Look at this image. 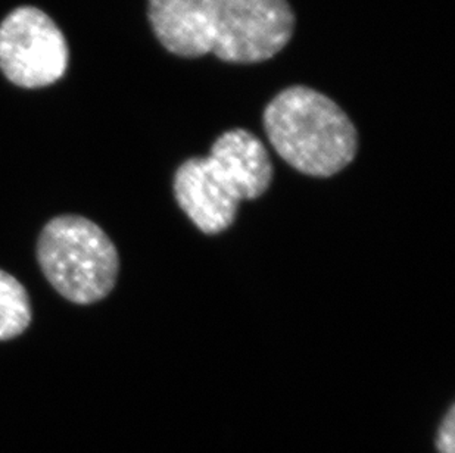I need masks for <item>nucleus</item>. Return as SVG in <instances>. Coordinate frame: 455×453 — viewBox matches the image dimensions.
<instances>
[{
  "instance_id": "1a4fd4ad",
  "label": "nucleus",
  "mask_w": 455,
  "mask_h": 453,
  "mask_svg": "<svg viewBox=\"0 0 455 453\" xmlns=\"http://www.w3.org/2000/svg\"><path fill=\"white\" fill-rule=\"evenodd\" d=\"M435 449L438 453H455V407L451 405L439 423L435 436Z\"/></svg>"
},
{
  "instance_id": "f03ea898",
  "label": "nucleus",
  "mask_w": 455,
  "mask_h": 453,
  "mask_svg": "<svg viewBox=\"0 0 455 453\" xmlns=\"http://www.w3.org/2000/svg\"><path fill=\"white\" fill-rule=\"evenodd\" d=\"M37 261L52 287L77 305L105 299L120 273L116 244L98 224L82 215H60L44 226Z\"/></svg>"
},
{
  "instance_id": "20e7f679",
  "label": "nucleus",
  "mask_w": 455,
  "mask_h": 453,
  "mask_svg": "<svg viewBox=\"0 0 455 453\" xmlns=\"http://www.w3.org/2000/svg\"><path fill=\"white\" fill-rule=\"evenodd\" d=\"M68 65V47L44 11L15 9L0 24V69L9 82L26 89L58 82Z\"/></svg>"
},
{
  "instance_id": "6e6552de",
  "label": "nucleus",
  "mask_w": 455,
  "mask_h": 453,
  "mask_svg": "<svg viewBox=\"0 0 455 453\" xmlns=\"http://www.w3.org/2000/svg\"><path fill=\"white\" fill-rule=\"evenodd\" d=\"M33 318L30 296L17 278L0 270V342L21 336Z\"/></svg>"
},
{
  "instance_id": "f257e3e1",
  "label": "nucleus",
  "mask_w": 455,
  "mask_h": 453,
  "mask_svg": "<svg viewBox=\"0 0 455 453\" xmlns=\"http://www.w3.org/2000/svg\"><path fill=\"white\" fill-rule=\"evenodd\" d=\"M264 129L284 163L305 176L331 177L353 163V121L326 94L307 86L284 89L264 111Z\"/></svg>"
},
{
  "instance_id": "39448f33",
  "label": "nucleus",
  "mask_w": 455,
  "mask_h": 453,
  "mask_svg": "<svg viewBox=\"0 0 455 453\" xmlns=\"http://www.w3.org/2000/svg\"><path fill=\"white\" fill-rule=\"evenodd\" d=\"M215 179L236 199L255 201L270 187L273 163L266 146L248 130L226 131L205 158Z\"/></svg>"
},
{
  "instance_id": "423d86ee",
  "label": "nucleus",
  "mask_w": 455,
  "mask_h": 453,
  "mask_svg": "<svg viewBox=\"0 0 455 453\" xmlns=\"http://www.w3.org/2000/svg\"><path fill=\"white\" fill-rule=\"evenodd\" d=\"M220 0H149V21L156 39L181 58L212 51Z\"/></svg>"
},
{
  "instance_id": "0eeeda50",
  "label": "nucleus",
  "mask_w": 455,
  "mask_h": 453,
  "mask_svg": "<svg viewBox=\"0 0 455 453\" xmlns=\"http://www.w3.org/2000/svg\"><path fill=\"white\" fill-rule=\"evenodd\" d=\"M174 196L183 212L204 234H220L236 219L239 202L217 181L205 158L188 159L177 168Z\"/></svg>"
},
{
  "instance_id": "7ed1b4c3",
  "label": "nucleus",
  "mask_w": 455,
  "mask_h": 453,
  "mask_svg": "<svg viewBox=\"0 0 455 453\" xmlns=\"http://www.w3.org/2000/svg\"><path fill=\"white\" fill-rule=\"evenodd\" d=\"M293 30L288 0H220L211 53L233 64L264 62L283 51Z\"/></svg>"
}]
</instances>
